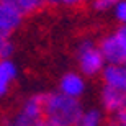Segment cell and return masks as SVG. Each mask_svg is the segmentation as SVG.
I'll use <instances>...</instances> for the list:
<instances>
[{"label":"cell","mask_w":126,"mask_h":126,"mask_svg":"<svg viewBox=\"0 0 126 126\" xmlns=\"http://www.w3.org/2000/svg\"><path fill=\"white\" fill-rule=\"evenodd\" d=\"M44 118L62 126H75L84 111L79 98H72L61 92L46 94L43 100Z\"/></svg>","instance_id":"1"},{"label":"cell","mask_w":126,"mask_h":126,"mask_svg":"<svg viewBox=\"0 0 126 126\" xmlns=\"http://www.w3.org/2000/svg\"><path fill=\"white\" fill-rule=\"evenodd\" d=\"M77 62H79V69L82 75L87 77H94V75L102 74L103 67H105V59H103L100 47L97 43L92 39H82L77 46Z\"/></svg>","instance_id":"2"},{"label":"cell","mask_w":126,"mask_h":126,"mask_svg":"<svg viewBox=\"0 0 126 126\" xmlns=\"http://www.w3.org/2000/svg\"><path fill=\"white\" fill-rule=\"evenodd\" d=\"M43 100H44V95L41 94L31 95L23 103V107L15 116V121L12 126H39V123L44 120Z\"/></svg>","instance_id":"3"},{"label":"cell","mask_w":126,"mask_h":126,"mask_svg":"<svg viewBox=\"0 0 126 126\" xmlns=\"http://www.w3.org/2000/svg\"><path fill=\"white\" fill-rule=\"evenodd\" d=\"M103 85L126 95V64H105L102 70Z\"/></svg>","instance_id":"4"},{"label":"cell","mask_w":126,"mask_h":126,"mask_svg":"<svg viewBox=\"0 0 126 126\" xmlns=\"http://www.w3.org/2000/svg\"><path fill=\"white\" fill-rule=\"evenodd\" d=\"M85 77L80 72H65L59 82V92L67 97L80 98L85 94Z\"/></svg>","instance_id":"5"},{"label":"cell","mask_w":126,"mask_h":126,"mask_svg":"<svg viewBox=\"0 0 126 126\" xmlns=\"http://www.w3.org/2000/svg\"><path fill=\"white\" fill-rule=\"evenodd\" d=\"M21 20H23V15L16 8L5 2H0V31L2 33L10 36L21 25Z\"/></svg>","instance_id":"6"},{"label":"cell","mask_w":126,"mask_h":126,"mask_svg":"<svg viewBox=\"0 0 126 126\" xmlns=\"http://www.w3.org/2000/svg\"><path fill=\"white\" fill-rule=\"evenodd\" d=\"M100 102H102V107L107 113H111V115H116L126 103V95L118 92V90L111 89V87H107L103 85L102 92H100Z\"/></svg>","instance_id":"7"},{"label":"cell","mask_w":126,"mask_h":126,"mask_svg":"<svg viewBox=\"0 0 126 126\" xmlns=\"http://www.w3.org/2000/svg\"><path fill=\"white\" fill-rule=\"evenodd\" d=\"M16 79V65L10 59H0V97L8 92L10 84Z\"/></svg>","instance_id":"8"},{"label":"cell","mask_w":126,"mask_h":126,"mask_svg":"<svg viewBox=\"0 0 126 126\" xmlns=\"http://www.w3.org/2000/svg\"><path fill=\"white\" fill-rule=\"evenodd\" d=\"M0 2H5V3L12 5L23 16L25 15L36 13L38 10H41L44 7V0H0Z\"/></svg>","instance_id":"9"},{"label":"cell","mask_w":126,"mask_h":126,"mask_svg":"<svg viewBox=\"0 0 126 126\" xmlns=\"http://www.w3.org/2000/svg\"><path fill=\"white\" fill-rule=\"evenodd\" d=\"M102 125H103V115L97 108L84 110L79 121L75 123V126H102Z\"/></svg>","instance_id":"10"},{"label":"cell","mask_w":126,"mask_h":126,"mask_svg":"<svg viewBox=\"0 0 126 126\" xmlns=\"http://www.w3.org/2000/svg\"><path fill=\"white\" fill-rule=\"evenodd\" d=\"M113 15L120 25H126V0H121L118 2L115 7H113Z\"/></svg>","instance_id":"11"},{"label":"cell","mask_w":126,"mask_h":126,"mask_svg":"<svg viewBox=\"0 0 126 126\" xmlns=\"http://www.w3.org/2000/svg\"><path fill=\"white\" fill-rule=\"evenodd\" d=\"M118 2L121 0H92V8L95 12H107V10H111Z\"/></svg>","instance_id":"12"},{"label":"cell","mask_w":126,"mask_h":126,"mask_svg":"<svg viewBox=\"0 0 126 126\" xmlns=\"http://www.w3.org/2000/svg\"><path fill=\"white\" fill-rule=\"evenodd\" d=\"M120 46H121V52H123V64H126V25H120V28L115 30Z\"/></svg>","instance_id":"13"},{"label":"cell","mask_w":126,"mask_h":126,"mask_svg":"<svg viewBox=\"0 0 126 126\" xmlns=\"http://www.w3.org/2000/svg\"><path fill=\"white\" fill-rule=\"evenodd\" d=\"M12 54H13V43L10 39L0 41V59H10Z\"/></svg>","instance_id":"14"},{"label":"cell","mask_w":126,"mask_h":126,"mask_svg":"<svg viewBox=\"0 0 126 126\" xmlns=\"http://www.w3.org/2000/svg\"><path fill=\"white\" fill-rule=\"evenodd\" d=\"M87 2H90V0H59V3L65 5V7H80Z\"/></svg>","instance_id":"15"},{"label":"cell","mask_w":126,"mask_h":126,"mask_svg":"<svg viewBox=\"0 0 126 126\" xmlns=\"http://www.w3.org/2000/svg\"><path fill=\"white\" fill-rule=\"evenodd\" d=\"M108 126H126V120L121 116H118V115H113V120L110 121Z\"/></svg>","instance_id":"16"},{"label":"cell","mask_w":126,"mask_h":126,"mask_svg":"<svg viewBox=\"0 0 126 126\" xmlns=\"http://www.w3.org/2000/svg\"><path fill=\"white\" fill-rule=\"evenodd\" d=\"M39 126H62V125H57V123H54V121H49V120H43L41 123H39Z\"/></svg>","instance_id":"17"},{"label":"cell","mask_w":126,"mask_h":126,"mask_svg":"<svg viewBox=\"0 0 126 126\" xmlns=\"http://www.w3.org/2000/svg\"><path fill=\"white\" fill-rule=\"evenodd\" d=\"M116 115H118V116H121V118H125V120H126V103H125V107H123L121 110H120V111L116 113Z\"/></svg>","instance_id":"18"},{"label":"cell","mask_w":126,"mask_h":126,"mask_svg":"<svg viewBox=\"0 0 126 126\" xmlns=\"http://www.w3.org/2000/svg\"><path fill=\"white\" fill-rule=\"evenodd\" d=\"M59 0H44V5H57Z\"/></svg>","instance_id":"19"},{"label":"cell","mask_w":126,"mask_h":126,"mask_svg":"<svg viewBox=\"0 0 126 126\" xmlns=\"http://www.w3.org/2000/svg\"><path fill=\"white\" fill-rule=\"evenodd\" d=\"M3 126H12V125H3Z\"/></svg>","instance_id":"20"}]
</instances>
